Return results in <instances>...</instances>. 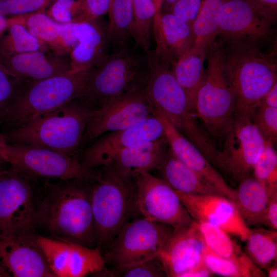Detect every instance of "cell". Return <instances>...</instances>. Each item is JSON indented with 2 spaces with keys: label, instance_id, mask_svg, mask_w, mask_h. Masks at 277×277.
Returning a JSON list of instances; mask_svg holds the SVG:
<instances>
[{
  "label": "cell",
  "instance_id": "obj_1",
  "mask_svg": "<svg viewBox=\"0 0 277 277\" xmlns=\"http://www.w3.org/2000/svg\"><path fill=\"white\" fill-rule=\"evenodd\" d=\"M39 196L36 226L51 238L96 247L90 188L84 179L45 181Z\"/></svg>",
  "mask_w": 277,
  "mask_h": 277
},
{
  "label": "cell",
  "instance_id": "obj_2",
  "mask_svg": "<svg viewBox=\"0 0 277 277\" xmlns=\"http://www.w3.org/2000/svg\"><path fill=\"white\" fill-rule=\"evenodd\" d=\"M148 56L150 69L144 91L154 114L163 115L208 161L216 166L221 151L197 124L186 94L175 78L171 66L154 52L151 51Z\"/></svg>",
  "mask_w": 277,
  "mask_h": 277
},
{
  "label": "cell",
  "instance_id": "obj_3",
  "mask_svg": "<svg viewBox=\"0 0 277 277\" xmlns=\"http://www.w3.org/2000/svg\"><path fill=\"white\" fill-rule=\"evenodd\" d=\"M223 57L225 72L235 100V116L250 118L277 82L276 63L254 42L227 41Z\"/></svg>",
  "mask_w": 277,
  "mask_h": 277
},
{
  "label": "cell",
  "instance_id": "obj_4",
  "mask_svg": "<svg viewBox=\"0 0 277 277\" xmlns=\"http://www.w3.org/2000/svg\"><path fill=\"white\" fill-rule=\"evenodd\" d=\"M97 110L76 98L3 135L8 143L71 155L82 141L87 125Z\"/></svg>",
  "mask_w": 277,
  "mask_h": 277
},
{
  "label": "cell",
  "instance_id": "obj_5",
  "mask_svg": "<svg viewBox=\"0 0 277 277\" xmlns=\"http://www.w3.org/2000/svg\"><path fill=\"white\" fill-rule=\"evenodd\" d=\"M85 179L90 188L96 247L106 249L136 211L135 183L102 166Z\"/></svg>",
  "mask_w": 277,
  "mask_h": 277
},
{
  "label": "cell",
  "instance_id": "obj_6",
  "mask_svg": "<svg viewBox=\"0 0 277 277\" xmlns=\"http://www.w3.org/2000/svg\"><path fill=\"white\" fill-rule=\"evenodd\" d=\"M150 69L148 54L130 47L108 54L91 68L78 99L95 109L124 94L144 89Z\"/></svg>",
  "mask_w": 277,
  "mask_h": 277
},
{
  "label": "cell",
  "instance_id": "obj_7",
  "mask_svg": "<svg viewBox=\"0 0 277 277\" xmlns=\"http://www.w3.org/2000/svg\"><path fill=\"white\" fill-rule=\"evenodd\" d=\"M91 68L71 70L26 85L11 104L5 120L17 128L77 98Z\"/></svg>",
  "mask_w": 277,
  "mask_h": 277
},
{
  "label": "cell",
  "instance_id": "obj_8",
  "mask_svg": "<svg viewBox=\"0 0 277 277\" xmlns=\"http://www.w3.org/2000/svg\"><path fill=\"white\" fill-rule=\"evenodd\" d=\"M223 41L213 42L207 50L204 82L197 93L194 112L207 129L224 136L234 118V94L225 72Z\"/></svg>",
  "mask_w": 277,
  "mask_h": 277
},
{
  "label": "cell",
  "instance_id": "obj_9",
  "mask_svg": "<svg viewBox=\"0 0 277 277\" xmlns=\"http://www.w3.org/2000/svg\"><path fill=\"white\" fill-rule=\"evenodd\" d=\"M173 231L169 225L143 217L129 221L106 248L105 263L126 267L157 257Z\"/></svg>",
  "mask_w": 277,
  "mask_h": 277
},
{
  "label": "cell",
  "instance_id": "obj_10",
  "mask_svg": "<svg viewBox=\"0 0 277 277\" xmlns=\"http://www.w3.org/2000/svg\"><path fill=\"white\" fill-rule=\"evenodd\" d=\"M31 177L11 167L0 174V236L35 233L39 195Z\"/></svg>",
  "mask_w": 277,
  "mask_h": 277
},
{
  "label": "cell",
  "instance_id": "obj_11",
  "mask_svg": "<svg viewBox=\"0 0 277 277\" xmlns=\"http://www.w3.org/2000/svg\"><path fill=\"white\" fill-rule=\"evenodd\" d=\"M0 156L11 167L31 177L84 179L90 171L72 155L24 144L7 142L1 145Z\"/></svg>",
  "mask_w": 277,
  "mask_h": 277
},
{
  "label": "cell",
  "instance_id": "obj_12",
  "mask_svg": "<svg viewBox=\"0 0 277 277\" xmlns=\"http://www.w3.org/2000/svg\"><path fill=\"white\" fill-rule=\"evenodd\" d=\"M135 179L136 211L143 217L169 225L174 229L194 221L176 192L162 179L143 172Z\"/></svg>",
  "mask_w": 277,
  "mask_h": 277
},
{
  "label": "cell",
  "instance_id": "obj_13",
  "mask_svg": "<svg viewBox=\"0 0 277 277\" xmlns=\"http://www.w3.org/2000/svg\"><path fill=\"white\" fill-rule=\"evenodd\" d=\"M224 136L217 167L240 182L252 173L265 140L251 118L238 116Z\"/></svg>",
  "mask_w": 277,
  "mask_h": 277
},
{
  "label": "cell",
  "instance_id": "obj_14",
  "mask_svg": "<svg viewBox=\"0 0 277 277\" xmlns=\"http://www.w3.org/2000/svg\"><path fill=\"white\" fill-rule=\"evenodd\" d=\"M48 265L55 277H83L106 269L101 251L36 234Z\"/></svg>",
  "mask_w": 277,
  "mask_h": 277
},
{
  "label": "cell",
  "instance_id": "obj_15",
  "mask_svg": "<svg viewBox=\"0 0 277 277\" xmlns=\"http://www.w3.org/2000/svg\"><path fill=\"white\" fill-rule=\"evenodd\" d=\"M154 115L144 88L119 96L97 110L86 128L83 140L123 130Z\"/></svg>",
  "mask_w": 277,
  "mask_h": 277
},
{
  "label": "cell",
  "instance_id": "obj_16",
  "mask_svg": "<svg viewBox=\"0 0 277 277\" xmlns=\"http://www.w3.org/2000/svg\"><path fill=\"white\" fill-rule=\"evenodd\" d=\"M163 138L162 123L153 115L130 127L103 136L83 151L81 162L88 169L105 166L121 151Z\"/></svg>",
  "mask_w": 277,
  "mask_h": 277
},
{
  "label": "cell",
  "instance_id": "obj_17",
  "mask_svg": "<svg viewBox=\"0 0 277 277\" xmlns=\"http://www.w3.org/2000/svg\"><path fill=\"white\" fill-rule=\"evenodd\" d=\"M176 193L193 221L216 226L243 242L247 239L250 228L242 218L232 201L220 194L200 195Z\"/></svg>",
  "mask_w": 277,
  "mask_h": 277
},
{
  "label": "cell",
  "instance_id": "obj_18",
  "mask_svg": "<svg viewBox=\"0 0 277 277\" xmlns=\"http://www.w3.org/2000/svg\"><path fill=\"white\" fill-rule=\"evenodd\" d=\"M0 265L14 277H55L36 233L0 236Z\"/></svg>",
  "mask_w": 277,
  "mask_h": 277
},
{
  "label": "cell",
  "instance_id": "obj_19",
  "mask_svg": "<svg viewBox=\"0 0 277 277\" xmlns=\"http://www.w3.org/2000/svg\"><path fill=\"white\" fill-rule=\"evenodd\" d=\"M206 246L194 221L190 225L174 231L157 258L166 276L181 277L203 263Z\"/></svg>",
  "mask_w": 277,
  "mask_h": 277
},
{
  "label": "cell",
  "instance_id": "obj_20",
  "mask_svg": "<svg viewBox=\"0 0 277 277\" xmlns=\"http://www.w3.org/2000/svg\"><path fill=\"white\" fill-rule=\"evenodd\" d=\"M270 22L246 0H227L218 17V35L226 41L257 42L267 37Z\"/></svg>",
  "mask_w": 277,
  "mask_h": 277
},
{
  "label": "cell",
  "instance_id": "obj_21",
  "mask_svg": "<svg viewBox=\"0 0 277 277\" xmlns=\"http://www.w3.org/2000/svg\"><path fill=\"white\" fill-rule=\"evenodd\" d=\"M0 66L12 76L26 84L71 70L70 57L42 50L8 56L0 55Z\"/></svg>",
  "mask_w": 277,
  "mask_h": 277
},
{
  "label": "cell",
  "instance_id": "obj_22",
  "mask_svg": "<svg viewBox=\"0 0 277 277\" xmlns=\"http://www.w3.org/2000/svg\"><path fill=\"white\" fill-rule=\"evenodd\" d=\"M155 115L162 123L165 138L172 154L215 187L223 196L233 202L235 196V190L227 184L202 152L163 115L159 113Z\"/></svg>",
  "mask_w": 277,
  "mask_h": 277
},
{
  "label": "cell",
  "instance_id": "obj_23",
  "mask_svg": "<svg viewBox=\"0 0 277 277\" xmlns=\"http://www.w3.org/2000/svg\"><path fill=\"white\" fill-rule=\"evenodd\" d=\"M152 32L155 42L154 53L171 67L192 45L190 26L169 12L158 11L154 18Z\"/></svg>",
  "mask_w": 277,
  "mask_h": 277
},
{
  "label": "cell",
  "instance_id": "obj_24",
  "mask_svg": "<svg viewBox=\"0 0 277 277\" xmlns=\"http://www.w3.org/2000/svg\"><path fill=\"white\" fill-rule=\"evenodd\" d=\"M165 138L124 149L113 156L106 166L121 176L135 179L143 172L159 169L167 152Z\"/></svg>",
  "mask_w": 277,
  "mask_h": 277
},
{
  "label": "cell",
  "instance_id": "obj_25",
  "mask_svg": "<svg viewBox=\"0 0 277 277\" xmlns=\"http://www.w3.org/2000/svg\"><path fill=\"white\" fill-rule=\"evenodd\" d=\"M77 45L70 54L72 70L95 67L105 60L108 44L107 25L100 18L79 22Z\"/></svg>",
  "mask_w": 277,
  "mask_h": 277
},
{
  "label": "cell",
  "instance_id": "obj_26",
  "mask_svg": "<svg viewBox=\"0 0 277 277\" xmlns=\"http://www.w3.org/2000/svg\"><path fill=\"white\" fill-rule=\"evenodd\" d=\"M169 151L158 170L161 171L162 179L175 191L190 195H223L215 187L176 159Z\"/></svg>",
  "mask_w": 277,
  "mask_h": 277
},
{
  "label": "cell",
  "instance_id": "obj_27",
  "mask_svg": "<svg viewBox=\"0 0 277 277\" xmlns=\"http://www.w3.org/2000/svg\"><path fill=\"white\" fill-rule=\"evenodd\" d=\"M233 201L248 226H263L269 192L266 186L250 176L240 182Z\"/></svg>",
  "mask_w": 277,
  "mask_h": 277
},
{
  "label": "cell",
  "instance_id": "obj_28",
  "mask_svg": "<svg viewBox=\"0 0 277 277\" xmlns=\"http://www.w3.org/2000/svg\"><path fill=\"white\" fill-rule=\"evenodd\" d=\"M206 53L203 49L191 46L171 67L175 78L186 94L193 113L195 111L197 93L205 77Z\"/></svg>",
  "mask_w": 277,
  "mask_h": 277
},
{
  "label": "cell",
  "instance_id": "obj_29",
  "mask_svg": "<svg viewBox=\"0 0 277 277\" xmlns=\"http://www.w3.org/2000/svg\"><path fill=\"white\" fill-rule=\"evenodd\" d=\"M195 222L206 246L209 250L248 268L254 271L258 277L266 276L262 269L253 263L241 246L230 238L228 233L210 223Z\"/></svg>",
  "mask_w": 277,
  "mask_h": 277
},
{
  "label": "cell",
  "instance_id": "obj_30",
  "mask_svg": "<svg viewBox=\"0 0 277 277\" xmlns=\"http://www.w3.org/2000/svg\"><path fill=\"white\" fill-rule=\"evenodd\" d=\"M107 13L108 44L114 48V52L129 48L133 23L132 0H111Z\"/></svg>",
  "mask_w": 277,
  "mask_h": 277
},
{
  "label": "cell",
  "instance_id": "obj_31",
  "mask_svg": "<svg viewBox=\"0 0 277 277\" xmlns=\"http://www.w3.org/2000/svg\"><path fill=\"white\" fill-rule=\"evenodd\" d=\"M244 242V252L260 269H266L276 263V230L262 227L250 228L249 234Z\"/></svg>",
  "mask_w": 277,
  "mask_h": 277
},
{
  "label": "cell",
  "instance_id": "obj_32",
  "mask_svg": "<svg viewBox=\"0 0 277 277\" xmlns=\"http://www.w3.org/2000/svg\"><path fill=\"white\" fill-rule=\"evenodd\" d=\"M227 0H203L200 12L191 27L192 46L205 51L212 46L218 35V17Z\"/></svg>",
  "mask_w": 277,
  "mask_h": 277
},
{
  "label": "cell",
  "instance_id": "obj_33",
  "mask_svg": "<svg viewBox=\"0 0 277 277\" xmlns=\"http://www.w3.org/2000/svg\"><path fill=\"white\" fill-rule=\"evenodd\" d=\"M7 34L0 38V55L12 56L36 51H51L47 45L31 35L22 24L8 19Z\"/></svg>",
  "mask_w": 277,
  "mask_h": 277
},
{
  "label": "cell",
  "instance_id": "obj_34",
  "mask_svg": "<svg viewBox=\"0 0 277 277\" xmlns=\"http://www.w3.org/2000/svg\"><path fill=\"white\" fill-rule=\"evenodd\" d=\"M132 38L136 46L148 54L151 51L153 22L158 10L153 0H132Z\"/></svg>",
  "mask_w": 277,
  "mask_h": 277
},
{
  "label": "cell",
  "instance_id": "obj_35",
  "mask_svg": "<svg viewBox=\"0 0 277 277\" xmlns=\"http://www.w3.org/2000/svg\"><path fill=\"white\" fill-rule=\"evenodd\" d=\"M11 18L23 25L31 35L47 45L50 49L58 37L60 24L43 11L13 16Z\"/></svg>",
  "mask_w": 277,
  "mask_h": 277
},
{
  "label": "cell",
  "instance_id": "obj_36",
  "mask_svg": "<svg viewBox=\"0 0 277 277\" xmlns=\"http://www.w3.org/2000/svg\"><path fill=\"white\" fill-rule=\"evenodd\" d=\"M253 177L267 188L277 187V153L274 144L265 141L252 171Z\"/></svg>",
  "mask_w": 277,
  "mask_h": 277
},
{
  "label": "cell",
  "instance_id": "obj_37",
  "mask_svg": "<svg viewBox=\"0 0 277 277\" xmlns=\"http://www.w3.org/2000/svg\"><path fill=\"white\" fill-rule=\"evenodd\" d=\"M203 263L213 274L228 277H258L248 268L214 253L207 247Z\"/></svg>",
  "mask_w": 277,
  "mask_h": 277
},
{
  "label": "cell",
  "instance_id": "obj_38",
  "mask_svg": "<svg viewBox=\"0 0 277 277\" xmlns=\"http://www.w3.org/2000/svg\"><path fill=\"white\" fill-rule=\"evenodd\" d=\"M108 276L162 277L166 274L157 257L135 265L106 269L100 273Z\"/></svg>",
  "mask_w": 277,
  "mask_h": 277
},
{
  "label": "cell",
  "instance_id": "obj_39",
  "mask_svg": "<svg viewBox=\"0 0 277 277\" xmlns=\"http://www.w3.org/2000/svg\"><path fill=\"white\" fill-rule=\"evenodd\" d=\"M251 120L265 141L274 144L277 138V108L260 105Z\"/></svg>",
  "mask_w": 277,
  "mask_h": 277
},
{
  "label": "cell",
  "instance_id": "obj_40",
  "mask_svg": "<svg viewBox=\"0 0 277 277\" xmlns=\"http://www.w3.org/2000/svg\"><path fill=\"white\" fill-rule=\"evenodd\" d=\"M26 85L12 76L0 66V122L5 119L11 104Z\"/></svg>",
  "mask_w": 277,
  "mask_h": 277
},
{
  "label": "cell",
  "instance_id": "obj_41",
  "mask_svg": "<svg viewBox=\"0 0 277 277\" xmlns=\"http://www.w3.org/2000/svg\"><path fill=\"white\" fill-rule=\"evenodd\" d=\"M83 0H53L47 14L60 24L79 22Z\"/></svg>",
  "mask_w": 277,
  "mask_h": 277
},
{
  "label": "cell",
  "instance_id": "obj_42",
  "mask_svg": "<svg viewBox=\"0 0 277 277\" xmlns=\"http://www.w3.org/2000/svg\"><path fill=\"white\" fill-rule=\"evenodd\" d=\"M53 0H0V13L13 16L43 11Z\"/></svg>",
  "mask_w": 277,
  "mask_h": 277
},
{
  "label": "cell",
  "instance_id": "obj_43",
  "mask_svg": "<svg viewBox=\"0 0 277 277\" xmlns=\"http://www.w3.org/2000/svg\"><path fill=\"white\" fill-rule=\"evenodd\" d=\"M78 22L60 24L58 37L50 48L55 54L69 56L72 50L77 45V26Z\"/></svg>",
  "mask_w": 277,
  "mask_h": 277
},
{
  "label": "cell",
  "instance_id": "obj_44",
  "mask_svg": "<svg viewBox=\"0 0 277 277\" xmlns=\"http://www.w3.org/2000/svg\"><path fill=\"white\" fill-rule=\"evenodd\" d=\"M203 0H177L169 13L186 22L191 28L200 12Z\"/></svg>",
  "mask_w": 277,
  "mask_h": 277
},
{
  "label": "cell",
  "instance_id": "obj_45",
  "mask_svg": "<svg viewBox=\"0 0 277 277\" xmlns=\"http://www.w3.org/2000/svg\"><path fill=\"white\" fill-rule=\"evenodd\" d=\"M111 0H83L80 22L100 18L107 13Z\"/></svg>",
  "mask_w": 277,
  "mask_h": 277
},
{
  "label": "cell",
  "instance_id": "obj_46",
  "mask_svg": "<svg viewBox=\"0 0 277 277\" xmlns=\"http://www.w3.org/2000/svg\"><path fill=\"white\" fill-rule=\"evenodd\" d=\"M269 198L265 213L263 226L277 229V187L268 189Z\"/></svg>",
  "mask_w": 277,
  "mask_h": 277
},
{
  "label": "cell",
  "instance_id": "obj_47",
  "mask_svg": "<svg viewBox=\"0 0 277 277\" xmlns=\"http://www.w3.org/2000/svg\"><path fill=\"white\" fill-rule=\"evenodd\" d=\"M257 12L270 22L276 17L277 0H246Z\"/></svg>",
  "mask_w": 277,
  "mask_h": 277
},
{
  "label": "cell",
  "instance_id": "obj_48",
  "mask_svg": "<svg viewBox=\"0 0 277 277\" xmlns=\"http://www.w3.org/2000/svg\"><path fill=\"white\" fill-rule=\"evenodd\" d=\"M260 105L277 108V82L271 87L263 96Z\"/></svg>",
  "mask_w": 277,
  "mask_h": 277
},
{
  "label": "cell",
  "instance_id": "obj_49",
  "mask_svg": "<svg viewBox=\"0 0 277 277\" xmlns=\"http://www.w3.org/2000/svg\"><path fill=\"white\" fill-rule=\"evenodd\" d=\"M212 275V272L203 263L183 273L181 277H208Z\"/></svg>",
  "mask_w": 277,
  "mask_h": 277
},
{
  "label": "cell",
  "instance_id": "obj_50",
  "mask_svg": "<svg viewBox=\"0 0 277 277\" xmlns=\"http://www.w3.org/2000/svg\"><path fill=\"white\" fill-rule=\"evenodd\" d=\"M8 24V19L4 15L0 13V35L7 29Z\"/></svg>",
  "mask_w": 277,
  "mask_h": 277
},
{
  "label": "cell",
  "instance_id": "obj_51",
  "mask_svg": "<svg viewBox=\"0 0 277 277\" xmlns=\"http://www.w3.org/2000/svg\"><path fill=\"white\" fill-rule=\"evenodd\" d=\"M267 270V276L269 277L277 276V265L274 263L266 269Z\"/></svg>",
  "mask_w": 277,
  "mask_h": 277
},
{
  "label": "cell",
  "instance_id": "obj_52",
  "mask_svg": "<svg viewBox=\"0 0 277 277\" xmlns=\"http://www.w3.org/2000/svg\"><path fill=\"white\" fill-rule=\"evenodd\" d=\"M7 163L0 156V174L7 169L6 164Z\"/></svg>",
  "mask_w": 277,
  "mask_h": 277
},
{
  "label": "cell",
  "instance_id": "obj_53",
  "mask_svg": "<svg viewBox=\"0 0 277 277\" xmlns=\"http://www.w3.org/2000/svg\"><path fill=\"white\" fill-rule=\"evenodd\" d=\"M157 10H162L163 0H153Z\"/></svg>",
  "mask_w": 277,
  "mask_h": 277
},
{
  "label": "cell",
  "instance_id": "obj_54",
  "mask_svg": "<svg viewBox=\"0 0 277 277\" xmlns=\"http://www.w3.org/2000/svg\"><path fill=\"white\" fill-rule=\"evenodd\" d=\"M176 1L177 0H163V4H165L166 7L169 9Z\"/></svg>",
  "mask_w": 277,
  "mask_h": 277
},
{
  "label": "cell",
  "instance_id": "obj_55",
  "mask_svg": "<svg viewBox=\"0 0 277 277\" xmlns=\"http://www.w3.org/2000/svg\"><path fill=\"white\" fill-rule=\"evenodd\" d=\"M7 143L3 134H0V146Z\"/></svg>",
  "mask_w": 277,
  "mask_h": 277
},
{
  "label": "cell",
  "instance_id": "obj_56",
  "mask_svg": "<svg viewBox=\"0 0 277 277\" xmlns=\"http://www.w3.org/2000/svg\"><path fill=\"white\" fill-rule=\"evenodd\" d=\"M7 276V274L4 269L0 265V276Z\"/></svg>",
  "mask_w": 277,
  "mask_h": 277
}]
</instances>
